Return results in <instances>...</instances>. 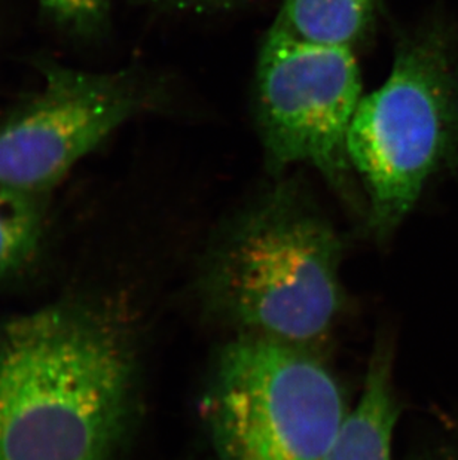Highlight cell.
<instances>
[{
	"instance_id": "obj_1",
	"label": "cell",
	"mask_w": 458,
	"mask_h": 460,
	"mask_svg": "<svg viewBox=\"0 0 458 460\" xmlns=\"http://www.w3.org/2000/svg\"><path fill=\"white\" fill-rule=\"evenodd\" d=\"M117 307L69 300L0 328V460H112L135 402Z\"/></svg>"
},
{
	"instance_id": "obj_2",
	"label": "cell",
	"mask_w": 458,
	"mask_h": 460,
	"mask_svg": "<svg viewBox=\"0 0 458 460\" xmlns=\"http://www.w3.org/2000/svg\"><path fill=\"white\" fill-rule=\"evenodd\" d=\"M344 240L303 179L286 173L222 224L199 270L210 316L238 334L314 349L344 308Z\"/></svg>"
},
{
	"instance_id": "obj_3",
	"label": "cell",
	"mask_w": 458,
	"mask_h": 460,
	"mask_svg": "<svg viewBox=\"0 0 458 460\" xmlns=\"http://www.w3.org/2000/svg\"><path fill=\"white\" fill-rule=\"evenodd\" d=\"M365 222L389 239L433 179L458 169V31L444 11L396 33L393 63L348 136Z\"/></svg>"
},
{
	"instance_id": "obj_4",
	"label": "cell",
	"mask_w": 458,
	"mask_h": 460,
	"mask_svg": "<svg viewBox=\"0 0 458 460\" xmlns=\"http://www.w3.org/2000/svg\"><path fill=\"white\" fill-rule=\"evenodd\" d=\"M201 407L217 460H329L348 414L314 349L247 334L221 349Z\"/></svg>"
},
{
	"instance_id": "obj_5",
	"label": "cell",
	"mask_w": 458,
	"mask_h": 460,
	"mask_svg": "<svg viewBox=\"0 0 458 460\" xmlns=\"http://www.w3.org/2000/svg\"><path fill=\"white\" fill-rule=\"evenodd\" d=\"M364 97L357 54L308 44L269 27L256 60L253 118L269 178L312 167L356 215L364 194L348 136Z\"/></svg>"
},
{
	"instance_id": "obj_6",
	"label": "cell",
	"mask_w": 458,
	"mask_h": 460,
	"mask_svg": "<svg viewBox=\"0 0 458 460\" xmlns=\"http://www.w3.org/2000/svg\"><path fill=\"white\" fill-rule=\"evenodd\" d=\"M40 92L0 118V187L48 197L119 127L172 102L167 81L140 67L87 72L40 61Z\"/></svg>"
},
{
	"instance_id": "obj_7",
	"label": "cell",
	"mask_w": 458,
	"mask_h": 460,
	"mask_svg": "<svg viewBox=\"0 0 458 460\" xmlns=\"http://www.w3.org/2000/svg\"><path fill=\"white\" fill-rule=\"evenodd\" d=\"M399 409L392 374V350L376 343L357 404L347 414L329 460H393Z\"/></svg>"
},
{
	"instance_id": "obj_8",
	"label": "cell",
	"mask_w": 458,
	"mask_h": 460,
	"mask_svg": "<svg viewBox=\"0 0 458 460\" xmlns=\"http://www.w3.org/2000/svg\"><path fill=\"white\" fill-rule=\"evenodd\" d=\"M380 0H283L271 29L308 44L360 54L372 44Z\"/></svg>"
},
{
	"instance_id": "obj_9",
	"label": "cell",
	"mask_w": 458,
	"mask_h": 460,
	"mask_svg": "<svg viewBox=\"0 0 458 460\" xmlns=\"http://www.w3.org/2000/svg\"><path fill=\"white\" fill-rule=\"evenodd\" d=\"M48 230V197L0 187V280L26 269L40 253Z\"/></svg>"
},
{
	"instance_id": "obj_10",
	"label": "cell",
	"mask_w": 458,
	"mask_h": 460,
	"mask_svg": "<svg viewBox=\"0 0 458 460\" xmlns=\"http://www.w3.org/2000/svg\"><path fill=\"white\" fill-rule=\"evenodd\" d=\"M54 26L78 40H94L108 31L113 0H38Z\"/></svg>"
},
{
	"instance_id": "obj_11",
	"label": "cell",
	"mask_w": 458,
	"mask_h": 460,
	"mask_svg": "<svg viewBox=\"0 0 458 460\" xmlns=\"http://www.w3.org/2000/svg\"><path fill=\"white\" fill-rule=\"evenodd\" d=\"M147 8L167 15L215 17L233 13L251 0H142Z\"/></svg>"
}]
</instances>
